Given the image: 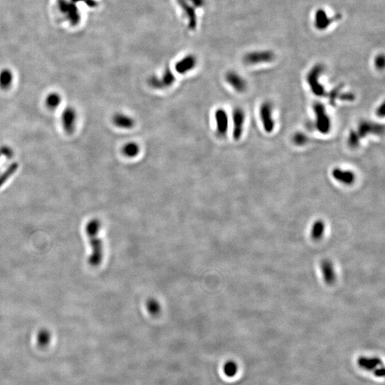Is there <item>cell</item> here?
Segmentation results:
<instances>
[{
  "mask_svg": "<svg viewBox=\"0 0 385 385\" xmlns=\"http://www.w3.org/2000/svg\"><path fill=\"white\" fill-rule=\"evenodd\" d=\"M101 229V221L97 218L90 220L86 225V235L92 249V252L88 258V263L92 267L99 266L104 258V246L99 237Z\"/></svg>",
  "mask_w": 385,
  "mask_h": 385,
  "instance_id": "6da1fadb",
  "label": "cell"
},
{
  "mask_svg": "<svg viewBox=\"0 0 385 385\" xmlns=\"http://www.w3.org/2000/svg\"><path fill=\"white\" fill-rule=\"evenodd\" d=\"M313 111L315 115V127L317 130L322 135H327L332 128V122L326 111V106L322 103L316 102L313 105Z\"/></svg>",
  "mask_w": 385,
  "mask_h": 385,
  "instance_id": "7a4b0ae2",
  "label": "cell"
},
{
  "mask_svg": "<svg viewBox=\"0 0 385 385\" xmlns=\"http://www.w3.org/2000/svg\"><path fill=\"white\" fill-rule=\"evenodd\" d=\"M323 70H324V67L322 64H316L308 72L307 76L308 85L310 88L312 93L318 97H324L327 95V92H326L324 86L321 84V83L319 81Z\"/></svg>",
  "mask_w": 385,
  "mask_h": 385,
  "instance_id": "3957f363",
  "label": "cell"
},
{
  "mask_svg": "<svg viewBox=\"0 0 385 385\" xmlns=\"http://www.w3.org/2000/svg\"><path fill=\"white\" fill-rule=\"evenodd\" d=\"M259 116L262 125L268 134L273 132L275 122L273 117V106L269 101H264L260 106Z\"/></svg>",
  "mask_w": 385,
  "mask_h": 385,
  "instance_id": "277c9868",
  "label": "cell"
},
{
  "mask_svg": "<svg viewBox=\"0 0 385 385\" xmlns=\"http://www.w3.org/2000/svg\"><path fill=\"white\" fill-rule=\"evenodd\" d=\"M357 135L361 139L369 135H383L385 132L383 124L371 121H362L356 129Z\"/></svg>",
  "mask_w": 385,
  "mask_h": 385,
  "instance_id": "5b68a950",
  "label": "cell"
},
{
  "mask_svg": "<svg viewBox=\"0 0 385 385\" xmlns=\"http://www.w3.org/2000/svg\"><path fill=\"white\" fill-rule=\"evenodd\" d=\"M245 121H246V114L244 110L241 107H236L232 112V136L235 141H239L244 130Z\"/></svg>",
  "mask_w": 385,
  "mask_h": 385,
  "instance_id": "8992f818",
  "label": "cell"
},
{
  "mask_svg": "<svg viewBox=\"0 0 385 385\" xmlns=\"http://www.w3.org/2000/svg\"><path fill=\"white\" fill-rule=\"evenodd\" d=\"M274 58L275 55L271 51H257L246 54L243 58V61L249 65H256L272 61Z\"/></svg>",
  "mask_w": 385,
  "mask_h": 385,
  "instance_id": "52a82bcc",
  "label": "cell"
},
{
  "mask_svg": "<svg viewBox=\"0 0 385 385\" xmlns=\"http://www.w3.org/2000/svg\"><path fill=\"white\" fill-rule=\"evenodd\" d=\"M177 4L183 11L188 21V26L191 30H195L198 27V15L196 8L186 0H176Z\"/></svg>",
  "mask_w": 385,
  "mask_h": 385,
  "instance_id": "ba28073f",
  "label": "cell"
},
{
  "mask_svg": "<svg viewBox=\"0 0 385 385\" xmlns=\"http://www.w3.org/2000/svg\"><path fill=\"white\" fill-rule=\"evenodd\" d=\"M77 112L73 106H67L61 114V121L66 133L72 134L76 127Z\"/></svg>",
  "mask_w": 385,
  "mask_h": 385,
  "instance_id": "9c48e42d",
  "label": "cell"
},
{
  "mask_svg": "<svg viewBox=\"0 0 385 385\" xmlns=\"http://www.w3.org/2000/svg\"><path fill=\"white\" fill-rule=\"evenodd\" d=\"M215 123H216V134L220 138L227 135L229 128V118L225 109L220 108L215 112Z\"/></svg>",
  "mask_w": 385,
  "mask_h": 385,
  "instance_id": "30bf717a",
  "label": "cell"
},
{
  "mask_svg": "<svg viewBox=\"0 0 385 385\" xmlns=\"http://www.w3.org/2000/svg\"><path fill=\"white\" fill-rule=\"evenodd\" d=\"M331 175L335 181L345 186H351L356 181L355 173L352 171L347 169H340L338 167L334 168L331 172Z\"/></svg>",
  "mask_w": 385,
  "mask_h": 385,
  "instance_id": "8fae6325",
  "label": "cell"
},
{
  "mask_svg": "<svg viewBox=\"0 0 385 385\" xmlns=\"http://www.w3.org/2000/svg\"><path fill=\"white\" fill-rule=\"evenodd\" d=\"M226 82L231 86L234 90L239 93H243L247 89V82L244 78H243L237 72L234 71H229L225 76Z\"/></svg>",
  "mask_w": 385,
  "mask_h": 385,
  "instance_id": "7c38bea8",
  "label": "cell"
},
{
  "mask_svg": "<svg viewBox=\"0 0 385 385\" xmlns=\"http://www.w3.org/2000/svg\"><path fill=\"white\" fill-rule=\"evenodd\" d=\"M198 60L195 55H188L183 57L182 58L177 61L175 65V69L177 73L180 75H185L191 72L196 67Z\"/></svg>",
  "mask_w": 385,
  "mask_h": 385,
  "instance_id": "4fadbf2b",
  "label": "cell"
},
{
  "mask_svg": "<svg viewBox=\"0 0 385 385\" xmlns=\"http://www.w3.org/2000/svg\"><path fill=\"white\" fill-rule=\"evenodd\" d=\"M320 269L323 273L325 282L327 285H332L336 281V273L333 264L329 260L325 259L320 263Z\"/></svg>",
  "mask_w": 385,
  "mask_h": 385,
  "instance_id": "5bb4252c",
  "label": "cell"
},
{
  "mask_svg": "<svg viewBox=\"0 0 385 385\" xmlns=\"http://www.w3.org/2000/svg\"><path fill=\"white\" fill-rule=\"evenodd\" d=\"M340 15L335 18H329L326 11L323 9H319L316 11L315 15V27L319 30H325L330 25L331 23L335 20L340 19Z\"/></svg>",
  "mask_w": 385,
  "mask_h": 385,
  "instance_id": "9a60e30c",
  "label": "cell"
},
{
  "mask_svg": "<svg viewBox=\"0 0 385 385\" xmlns=\"http://www.w3.org/2000/svg\"><path fill=\"white\" fill-rule=\"evenodd\" d=\"M112 122L115 126L122 129H131L135 126V120L123 113L115 114L112 117Z\"/></svg>",
  "mask_w": 385,
  "mask_h": 385,
  "instance_id": "2e32d148",
  "label": "cell"
},
{
  "mask_svg": "<svg viewBox=\"0 0 385 385\" xmlns=\"http://www.w3.org/2000/svg\"><path fill=\"white\" fill-rule=\"evenodd\" d=\"M357 363L359 366L365 370L374 371L381 366L382 361L378 357H360L357 360Z\"/></svg>",
  "mask_w": 385,
  "mask_h": 385,
  "instance_id": "e0dca14e",
  "label": "cell"
},
{
  "mask_svg": "<svg viewBox=\"0 0 385 385\" xmlns=\"http://www.w3.org/2000/svg\"><path fill=\"white\" fill-rule=\"evenodd\" d=\"M158 79L161 89H165L173 85L175 81V77L170 68L167 67L165 69L162 76L158 77Z\"/></svg>",
  "mask_w": 385,
  "mask_h": 385,
  "instance_id": "ac0fdd59",
  "label": "cell"
},
{
  "mask_svg": "<svg viewBox=\"0 0 385 385\" xmlns=\"http://www.w3.org/2000/svg\"><path fill=\"white\" fill-rule=\"evenodd\" d=\"M13 80L14 75L10 69H4L0 72V88L3 90L10 89Z\"/></svg>",
  "mask_w": 385,
  "mask_h": 385,
  "instance_id": "d6986e66",
  "label": "cell"
},
{
  "mask_svg": "<svg viewBox=\"0 0 385 385\" xmlns=\"http://www.w3.org/2000/svg\"><path fill=\"white\" fill-rule=\"evenodd\" d=\"M139 145L135 142H128L123 146L121 152L128 158H135L140 152Z\"/></svg>",
  "mask_w": 385,
  "mask_h": 385,
  "instance_id": "ffe728a7",
  "label": "cell"
},
{
  "mask_svg": "<svg viewBox=\"0 0 385 385\" xmlns=\"http://www.w3.org/2000/svg\"><path fill=\"white\" fill-rule=\"evenodd\" d=\"M325 230H326V225L324 221L318 220L312 225L310 232L311 238L315 241H318L324 235Z\"/></svg>",
  "mask_w": 385,
  "mask_h": 385,
  "instance_id": "44dd1931",
  "label": "cell"
},
{
  "mask_svg": "<svg viewBox=\"0 0 385 385\" xmlns=\"http://www.w3.org/2000/svg\"><path fill=\"white\" fill-rule=\"evenodd\" d=\"M61 96L58 92H51L45 98V104L50 110H55L61 104Z\"/></svg>",
  "mask_w": 385,
  "mask_h": 385,
  "instance_id": "7402d4cb",
  "label": "cell"
},
{
  "mask_svg": "<svg viewBox=\"0 0 385 385\" xmlns=\"http://www.w3.org/2000/svg\"><path fill=\"white\" fill-rule=\"evenodd\" d=\"M52 340V334L46 329H41L38 332L37 343L41 348H45L49 346Z\"/></svg>",
  "mask_w": 385,
  "mask_h": 385,
  "instance_id": "603a6c76",
  "label": "cell"
},
{
  "mask_svg": "<svg viewBox=\"0 0 385 385\" xmlns=\"http://www.w3.org/2000/svg\"><path fill=\"white\" fill-rule=\"evenodd\" d=\"M146 308H147L149 313L152 315H154V316H157V315H159L161 311V306H160L159 303L155 299H149L146 302Z\"/></svg>",
  "mask_w": 385,
  "mask_h": 385,
  "instance_id": "cb8c5ba5",
  "label": "cell"
},
{
  "mask_svg": "<svg viewBox=\"0 0 385 385\" xmlns=\"http://www.w3.org/2000/svg\"><path fill=\"white\" fill-rule=\"evenodd\" d=\"M360 141L361 138H360L359 135H357L356 130H351L349 132V135L347 138V144L351 149H356L360 146Z\"/></svg>",
  "mask_w": 385,
  "mask_h": 385,
  "instance_id": "d4e9b609",
  "label": "cell"
},
{
  "mask_svg": "<svg viewBox=\"0 0 385 385\" xmlns=\"http://www.w3.org/2000/svg\"><path fill=\"white\" fill-rule=\"evenodd\" d=\"M223 372L227 377H234L238 372V366L235 362H227L223 366Z\"/></svg>",
  "mask_w": 385,
  "mask_h": 385,
  "instance_id": "484cf974",
  "label": "cell"
},
{
  "mask_svg": "<svg viewBox=\"0 0 385 385\" xmlns=\"http://www.w3.org/2000/svg\"><path fill=\"white\" fill-rule=\"evenodd\" d=\"M343 89V86L340 85L335 89H332L329 93H328L327 96L329 98V103L331 106H335L336 104V101L338 99L339 95H340V92Z\"/></svg>",
  "mask_w": 385,
  "mask_h": 385,
  "instance_id": "4316f807",
  "label": "cell"
},
{
  "mask_svg": "<svg viewBox=\"0 0 385 385\" xmlns=\"http://www.w3.org/2000/svg\"><path fill=\"white\" fill-rule=\"evenodd\" d=\"M292 141H293L294 144L297 146H302L307 144L308 138L307 135L303 132H298L293 135Z\"/></svg>",
  "mask_w": 385,
  "mask_h": 385,
  "instance_id": "83f0119b",
  "label": "cell"
},
{
  "mask_svg": "<svg viewBox=\"0 0 385 385\" xmlns=\"http://www.w3.org/2000/svg\"><path fill=\"white\" fill-rule=\"evenodd\" d=\"M338 99L343 101H355V96L353 93H351V92L340 93V95H339Z\"/></svg>",
  "mask_w": 385,
  "mask_h": 385,
  "instance_id": "f1b7e54d",
  "label": "cell"
},
{
  "mask_svg": "<svg viewBox=\"0 0 385 385\" xmlns=\"http://www.w3.org/2000/svg\"><path fill=\"white\" fill-rule=\"evenodd\" d=\"M385 58L384 55H380L375 58V66L379 70H383L385 67Z\"/></svg>",
  "mask_w": 385,
  "mask_h": 385,
  "instance_id": "f546056e",
  "label": "cell"
},
{
  "mask_svg": "<svg viewBox=\"0 0 385 385\" xmlns=\"http://www.w3.org/2000/svg\"><path fill=\"white\" fill-rule=\"evenodd\" d=\"M196 9L202 8L206 4V0H186Z\"/></svg>",
  "mask_w": 385,
  "mask_h": 385,
  "instance_id": "4dcf8cb0",
  "label": "cell"
},
{
  "mask_svg": "<svg viewBox=\"0 0 385 385\" xmlns=\"http://www.w3.org/2000/svg\"><path fill=\"white\" fill-rule=\"evenodd\" d=\"M385 102L382 103L381 105L379 106L376 110V115L380 118H383L385 116Z\"/></svg>",
  "mask_w": 385,
  "mask_h": 385,
  "instance_id": "1f68e13d",
  "label": "cell"
},
{
  "mask_svg": "<svg viewBox=\"0 0 385 385\" xmlns=\"http://www.w3.org/2000/svg\"><path fill=\"white\" fill-rule=\"evenodd\" d=\"M375 375L377 376V377H383L385 376V369L384 367H379L377 368V369H375Z\"/></svg>",
  "mask_w": 385,
  "mask_h": 385,
  "instance_id": "d6a6232c",
  "label": "cell"
}]
</instances>
